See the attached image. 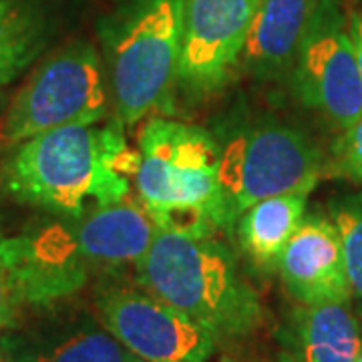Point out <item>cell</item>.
I'll return each mask as SVG.
<instances>
[{
  "label": "cell",
  "instance_id": "cell-1",
  "mask_svg": "<svg viewBox=\"0 0 362 362\" xmlns=\"http://www.w3.org/2000/svg\"><path fill=\"white\" fill-rule=\"evenodd\" d=\"M157 228L143 206L121 202L0 244V266L23 304L73 296L95 272L137 266Z\"/></svg>",
  "mask_w": 362,
  "mask_h": 362
},
{
  "label": "cell",
  "instance_id": "cell-2",
  "mask_svg": "<svg viewBox=\"0 0 362 362\" xmlns=\"http://www.w3.org/2000/svg\"><path fill=\"white\" fill-rule=\"evenodd\" d=\"M139 168L123 123L71 125L18 145L4 171L6 189L21 202L69 218L121 204Z\"/></svg>",
  "mask_w": 362,
  "mask_h": 362
},
{
  "label": "cell",
  "instance_id": "cell-3",
  "mask_svg": "<svg viewBox=\"0 0 362 362\" xmlns=\"http://www.w3.org/2000/svg\"><path fill=\"white\" fill-rule=\"evenodd\" d=\"M135 270L145 292L189 316L216 340L246 338L264 322L258 292L216 233L157 230Z\"/></svg>",
  "mask_w": 362,
  "mask_h": 362
},
{
  "label": "cell",
  "instance_id": "cell-4",
  "mask_svg": "<svg viewBox=\"0 0 362 362\" xmlns=\"http://www.w3.org/2000/svg\"><path fill=\"white\" fill-rule=\"evenodd\" d=\"M221 145L206 129L153 117L139 135L135 187L157 230H223Z\"/></svg>",
  "mask_w": 362,
  "mask_h": 362
},
{
  "label": "cell",
  "instance_id": "cell-5",
  "mask_svg": "<svg viewBox=\"0 0 362 362\" xmlns=\"http://www.w3.org/2000/svg\"><path fill=\"white\" fill-rule=\"evenodd\" d=\"M117 119L135 125L171 97L183 47V0H129L101 25Z\"/></svg>",
  "mask_w": 362,
  "mask_h": 362
},
{
  "label": "cell",
  "instance_id": "cell-6",
  "mask_svg": "<svg viewBox=\"0 0 362 362\" xmlns=\"http://www.w3.org/2000/svg\"><path fill=\"white\" fill-rule=\"evenodd\" d=\"M324 171L318 145L282 123H262L235 133L221 145L220 185L223 230L247 207L286 194H310Z\"/></svg>",
  "mask_w": 362,
  "mask_h": 362
},
{
  "label": "cell",
  "instance_id": "cell-7",
  "mask_svg": "<svg viewBox=\"0 0 362 362\" xmlns=\"http://www.w3.org/2000/svg\"><path fill=\"white\" fill-rule=\"evenodd\" d=\"M109 90L99 52L75 40L42 61L2 117L0 137L23 143L71 125H93L107 115Z\"/></svg>",
  "mask_w": 362,
  "mask_h": 362
},
{
  "label": "cell",
  "instance_id": "cell-8",
  "mask_svg": "<svg viewBox=\"0 0 362 362\" xmlns=\"http://www.w3.org/2000/svg\"><path fill=\"white\" fill-rule=\"evenodd\" d=\"M298 99L340 129L362 117V75L338 0H318L292 69Z\"/></svg>",
  "mask_w": 362,
  "mask_h": 362
},
{
  "label": "cell",
  "instance_id": "cell-9",
  "mask_svg": "<svg viewBox=\"0 0 362 362\" xmlns=\"http://www.w3.org/2000/svg\"><path fill=\"white\" fill-rule=\"evenodd\" d=\"M99 320L145 362H207L218 340L149 292L113 288L97 298Z\"/></svg>",
  "mask_w": 362,
  "mask_h": 362
},
{
  "label": "cell",
  "instance_id": "cell-10",
  "mask_svg": "<svg viewBox=\"0 0 362 362\" xmlns=\"http://www.w3.org/2000/svg\"><path fill=\"white\" fill-rule=\"evenodd\" d=\"M259 0H183L177 85L189 97L223 87L246 42Z\"/></svg>",
  "mask_w": 362,
  "mask_h": 362
},
{
  "label": "cell",
  "instance_id": "cell-11",
  "mask_svg": "<svg viewBox=\"0 0 362 362\" xmlns=\"http://www.w3.org/2000/svg\"><path fill=\"white\" fill-rule=\"evenodd\" d=\"M276 270L300 304H350L344 247L332 220L304 218L286 244Z\"/></svg>",
  "mask_w": 362,
  "mask_h": 362
},
{
  "label": "cell",
  "instance_id": "cell-12",
  "mask_svg": "<svg viewBox=\"0 0 362 362\" xmlns=\"http://www.w3.org/2000/svg\"><path fill=\"white\" fill-rule=\"evenodd\" d=\"M318 0H259L240 63L256 78L292 75Z\"/></svg>",
  "mask_w": 362,
  "mask_h": 362
},
{
  "label": "cell",
  "instance_id": "cell-13",
  "mask_svg": "<svg viewBox=\"0 0 362 362\" xmlns=\"http://www.w3.org/2000/svg\"><path fill=\"white\" fill-rule=\"evenodd\" d=\"M4 362H145L117 340L101 320L81 318L33 334L0 337Z\"/></svg>",
  "mask_w": 362,
  "mask_h": 362
},
{
  "label": "cell",
  "instance_id": "cell-14",
  "mask_svg": "<svg viewBox=\"0 0 362 362\" xmlns=\"http://www.w3.org/2000/svg\"><path fill=\"white\" fill-rule=\"evenodd\" d=\"M288 362H358L362 328L350 304H300L286 328Z\"/></svg>",
  "mask_w": 362,
  "mask_h": 362
},
{
  "label": "cell",
  "instance_id": "cell-15",
  "mask_svg": "<svg viewBox=\"0 0 362 362\" xmlns=\"http://www.w3.org/2000/svg\"><path fill=\"white\" fill-rule=\"evenodd\" d=\"M308 194H286L250 206L238 220L246 256L264 270H276L286 244L304 221Z\"/></svg>",
  "mask_w": 362,
  "mask_h": 362
},
{
  "label": "cell",
  "instance_id": "cell-16",
  "mask_svg": "<svg viewBox=\"0 0 362 362\" xmlns=\"http://www.w3.org/2000/svg\"><path fill=\"white\" fill-rule=\"evenodd\" d=\"M47 39L49 21L37 0H0V87L35 63Z\"/></svg>",
  "mask_w": 362,
  "mask_h": 362
},
{
  "label": "cell",
  "instance_id": "cell-17",
  "mask_svg": "<svg viewBox=\"0 0 362 362\" xmlns=\"http://www.w3.org/2000/svg\"><path fill=\"white\" fill-rule=\"evenodd\" d=\"M332 221L337 223L350 284V302L362 318V192L337 199L332 204Z\"/></svg>",
  "mask_w": 362,
  "mask_h": 362
},
{
  "label": "cell",
  "instance_id": "cell-18",
  "mask_svg": "<svg viewBox=\"0 0 362 362\" xmlns=\"http://www.w3.org/2000/svg\"><path fill=\"white\" fill-rule=\"evenodd\" d=\"M332 161L340 175L362 181V117L342 129L332 147Z\"/></svg>",
  "mask_w": 362,
  "mask_h": 362
},
{
  "label": "cell",
  "instance_id": "cell-19",
  "mask_svg": "<svg viewBox=\"0 0 362 362\" xmlns=\"http://www.w3.org/2000/svg\"><path fill=\"white\" fill-rule=\"evenodd\" d=\"M21 306L6 272L0 266V330H16L21 324Z\"/></svg>",
  "mask_w": 362,
  "mask_h": 362
},
{
  "label": "cell",
  "instance_id": "cell-20",
  "mask_svg": "<svg viewBox=\"0 0 362 362\" xmlns=\"http://www.w3.org/2000/svg\"><path fill=\"white\" fill-rule=\"evenodd\" d=\"M346 23H349V33L352 45H354V52H356V61H358V69L362 75V11L350 6L346 8Z\"/></svg>",
  "mask_w": 362,
  "mask_h": 362
},
{
  "label": "cell",
  "instance_id": "cell-21",
  "mask_svg": "<svg viewBox=\"0 0 362 362\" xmlns=\"http://www.w3.org/2000/svg\"><path fill=\"white\" fill-rule=\"evenodd\" d=\"M0 362H4V358H2V349H0Z\"/></svg>",
  "mask_w": 362,
  "mask_h": 362
},
{
  "label": "cell",
  "instance_id": "cell-22",
  "mask_svg": "<svg viewBox=\"0 0 362 362\" xmlns=\"http://www.w3.org/2000/svg\"><path fill=\"white\" fill-rule=\"evenodd\" d=\"M358 362H362V350H361V356H358Z\"/></svg>",
  "mask_w": 362,
  "mask_h": 362
},
{
  "label": "cell",
  "instance_id": "cell-23",
  "mask_svg": "<svg viewBox=\"0 0 362 362\" xmlns=\"http://www.w3.org/2000/svg\"><path fill=\"white\" fill-rule=\"evenodd\" d=\"M226 362H232V361H226Z\"/></svg>",
  "mask_w": 362,
  "mask_h": 362
},
{
  "label": "cell",
  "instance_id": "cell-24",
  "mask_svg": "<svg viewBox=\"0 0 362 362\" xmlns=\"http://www.w3.org/2000/svg\"><path fill=\"white\" fill-rule=\"evenodd\" d=\"M361 328H362V322H361Z\"/></svg>",
  "mask_w": 362,
  "mask_h": 362
}]
</instances>
